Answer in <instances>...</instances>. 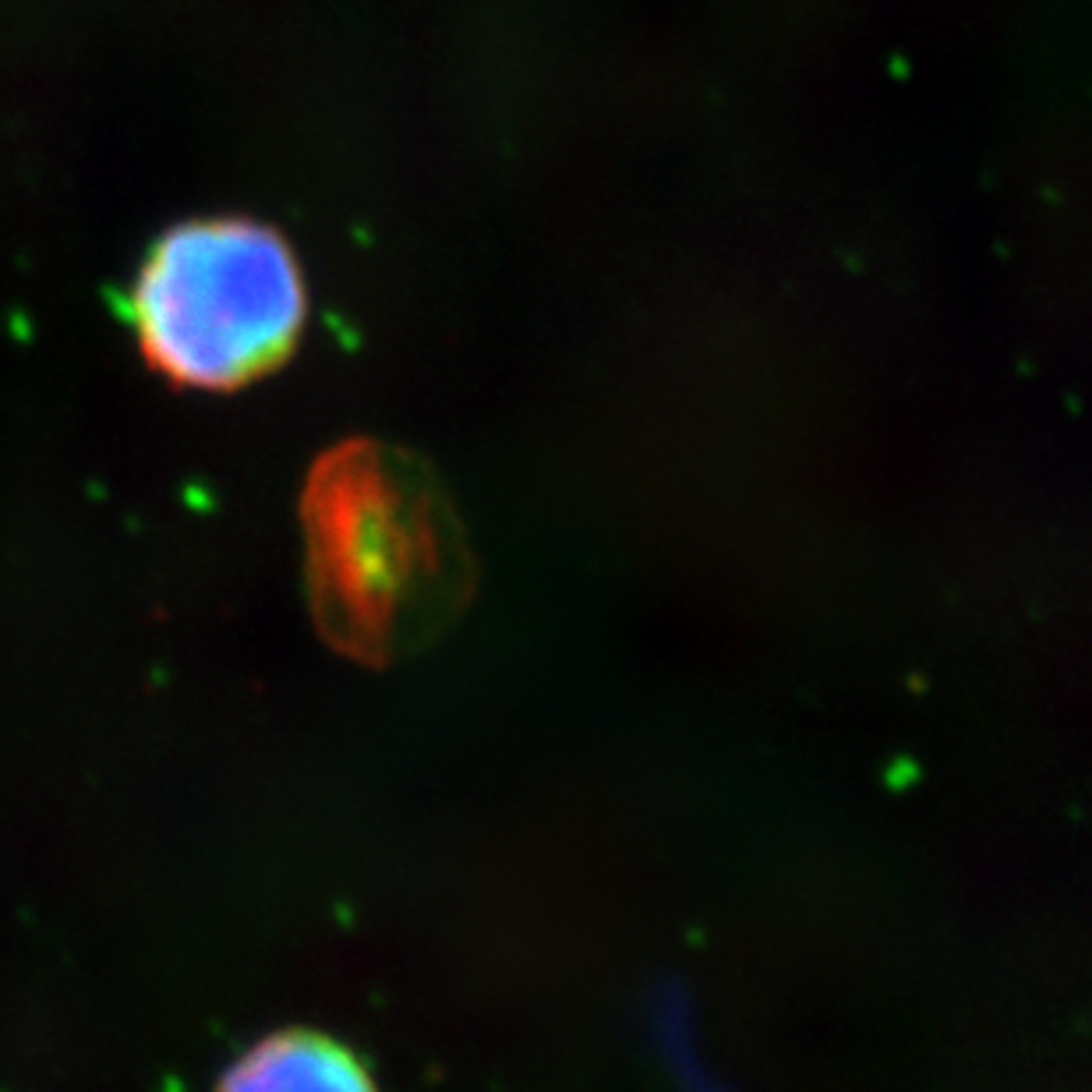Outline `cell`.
<instances>
[{
  "instance_id": "obj_1",
  "label": "cell",
  "mask_w": 1092,
  "mask_h": 1092,
  "mask_svg": "<svg viewBox=\"0 0 1092 1092\" xmlns=\"http://www.w3.org/2000/svg\"><path fill=\"white\" fill-rule=\"evenodd\" d=\"M315 622L337 651L386 665L457 619L474 584L464 527L439 478L382 442H344L301 495Z\"/></svg>"
},
{
  "instance_id": "obj_2",
  "label": "cell",
  "mask_w": 1092,
  "mask_h": 1092,
  "mask_svg": "<svg viewBox=\"0 0 1092 1092\" xmlns=\"http://www.w3.org/2000/svg\"><path fill=\"white\" fill-rule=\"evenodd\" d=\"M145 361L173 386L237 390L280 368L305 326V280L272 226L240 216L177 223L131 291Z\"/></svg>"
},
{
  "instance_id": "obj_3",
  "label": "cell",
  "mask_w": 1092,
  "mask_h": 1092,
  "mask_svg": "<svg viewBox=\"0 0 1092 1092\" xmlns=\"http://www.w3.org/2000/svg\"><path fill=\"white\" fill-rule=\"evenodd\" d=\"M219 1092H375L351 1050L315 1033H280L251 1047Z\"/></svg>"
}]
</instances>
